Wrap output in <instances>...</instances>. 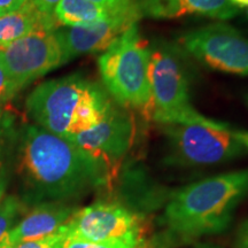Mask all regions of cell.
<instances>
[{"instance_id":"cell-1","label":"cell","mask_w":248,"mask_h":248,"mask_svg":"<svg viewBox=\"0 0 248 248\" xmlns=\"http://www.w3.org/2000/svg\"><path fill=\"white\" fill-rule=\"evenodd\" d=\"M17 173L31 203L68 202L110 182L107 170L67 139L35 124L20 132Z\"/></svg>"},{"instance_id":"cell-2","label":"cell","mask_w":248,"mask_h":248,"mask_svg":"<svg viewBox=\"0 0 248 248\" xmlns=\"http://www.w3.org/2000/svg\"><path fill=\"white\" fill-rule=\"evenodd\" d=\"M248 195V168L213 176L175 192L163 214L168 235L188 243L224 231Z\"/></svg>"},{"instance_id":"cell-3","label":"cell","mask_w":248,"mask_h":248,"mask_svg":"<svg viewBox=\"0 0 248 248\" xmlns=\"http://www.w3.org/2000/svg\"><path fill=\"white\" fill-rule=\"evenodd\" d=\"M114 106L104 86L80 74L42 83L26 100L35 125L67 140L100 123Z\"/></svg>"},{"instance_id":"cell-4","label":"cell","mask_w":248,"mask_h":248,"mask_svg":"<svg viewBox=\"0 0 248 248\" xmlns=\"http://www.w3.org/2000/svg\"><path fill=\"white\" fill-rule=\"evenodd\" d=\"M150 59V45L142 39L138 23L124 31L98 59L102 84L114 102L145 116L151 108Z\"/></svg>"},{"instance_id":"cell-5","label":"cell","mask_w":248,"mask_h":248,"mask_svg":"<svg viewBox=\"0 0 248 248\" xmlns=\"http://www.w3.org/2000/svg\"><path fill=\"white\" fill-rule=\"evenodd\" d=\"M150 49L151 108L148 117L159 125H225L226 123L209 119L193 107L188 94V79L177 51L167 44H155Z\"/></svg>"},{"instance_id":"cell-6","label":"cell","mask_w":248,"mask_h":248,"mask_svg":"<svg viewBox=\"0 0 248 248\" xmlns=\"http://www.w3.org/2000/svg\"><path fill=\"white\" fill-rule=\"evenodd\" d=\"M161 128L167 138L169 166H213L237 159L246 152L229 124H163Z\"/></svg>"},{"instance_id":"cell-7","label":"cell","mask_w":248,"mask_h":248,"mask_svg":"<svg viewBox=\"0 0 248 248\" xmlns=\"http://www.w3.org/2000/svg\"><path fill=\"white\" fill-rule=\"evenodd\" d=\"M182 47L210 69L248 77V37L234 27L216 22L183 33Z\"/></svg>"},{"instance_id":"cell-8","label":"cell","mask_w":248,"mask_h":248,"mask_svg":"<svg viewBox=\"0 0 248 248\" xmlns=\"http://www.w3.org/2000/svg\"><path fill=\"white\" fill-rule=\"evenodd\" d=\"M68 238L92 243L145 240V222L139 214L115 201H97L77 209L64 224Z\"/></svg>"},{"instance_id":"cell-9","label":"cell","mask_w":248,"mask_h":248,"mask_svg":"<svg viewBox=\"0 0 248 248\" xmlns=\"http://www.w3.org/2000/svg\"><path fill=\"white\" fill-rule=\"evenodd\" d=\"M133 138L135 123L129 110L115 104L100 123L74 136L69 141L104 167L111 179L131 148Z\"/></svg>"},{"instance_id":"cell-10","label":"cell","mask_w":248,"mask_h":248,"mask_svg":"<svg viewBox=\"0 0 248 248\" xmlns=\"http://www.w3.org/2000/svg\"><path fill=\"white\" fill-rule=\"evenodd\" d=\"M9 76L18 90L63 64L55 31H40L15 40L1 49Z\"/></svg>"},{"instance_id":"cell-11","label":"cell","mask_w":248,"mask_h":248,"mask_svg":"<svg viewBox=\"0 0 248 248\" xmlns=\"http://www.w3.org/2000/svg\"><path fill=\"white\" fill-rule=\"evenodd\" d=\"M140 17L136 9L89 26L58 28L55 35L62 49L63 64L82 55L106 51L128 28L138 23Z\"/></svg>"},{"instance_id":"cell-12","label":"cell","mask_w":248,"mask_h":248,"mask_svg":"<svg viewBox=\"0 0 248 248\" xmlns=\"http://www.w3.org/2000/svg\"><path fill=\"white\" fill-rule=\"evenodd\" d=\"M77 208L68 202H43L36 204L0 241V248H12L24 241L44 239L54 234L75 213Z\"/></svg>"},{"instance_id":"cell-13","label":"cell","mask_w":248,"mask_h":248,"mask_svg":"<svg viewBox=\"0 0 248 248\" xmlns=\"http://www.w3.org/2000/svg\"><path fill=\"white\" fill-rule=\"evenodd\" d=\"M140 16L178 18L185 15H202L226 21L239 13L230 0H135Z\"/></svg>"},{"instance_id":"cell-14","label":"cell","mask_w":248,"mask_h":248,"mask_svg":"<svg viewBox=\"0 0 248 248\" xmlns=\"http://www.w3.org/2000/svg\"><path fill=\"white\" fill-rule=\"evenodd\" d=\"M58 27L53 15L42 13L31 0H28L18 11L0 17V49L30 33L55 31Z\"/></svg>"},{"instance_id":"cell-15","label":"cell","mask_w":248,"mask_h":248,"mask_svg":"<svg viewBox=\"0 0 248 248\" xmlns=\"http://www.w3.org/2000/svg\"><path fill=\"white\" fill-rule=\"evenodd\" d=\"M136 9L138 8L126 12H115L101 7L90 0H61L54 11V17L58 23L63 27H80L107 21Z\"/></svg>"},{"instance_id":"cell-16","label":"cell","mask_w":248,"mask_h":248,"mask_svg":"<svg viewBox=\"0 0 248 248\" xmlns=\"http://www.w3.org/2000/svg\"><path fill=\"white\" fill-rule=\"evenodd\" d=\"M22 209V201L16 195H5L0 201V241L15 225V221Z\"/></svg>"},{"instance_id":"cell-17","label":"cell","mask_w":248,"mask_h":248,"mask_svg":"<svg viewBox=\"0 0 248 248\" xmlns=\"http://www.w3.org/2000/svg\"><path fill=\"white\" fill-rule=\"evenodd\" d=\"M64 248H152L146 240L129 241V240H109V241H92L70 239L68 238Z\"/></svg>"},{"instance_id":"cell-18","label":"cell","mask_w":248,"mask_h":248,"mask_svg":"<svg viewBox=\"0 0 248 248\" xmlns=\"http://www.w3.org/2000/svg\"><path fill=\"white\" fill-rule=\"evenodd\" d=\"M67 240L68 235L63 225L58 232L49 235V237L44 238V239L24 241V243L15 245L12 248H64Z\"/></svg>"},{"instance_id":"cell-19","label":"cell","mask_w":248,"mask_h":248,"mask_svg":"<svg viewBox=\"0 0 248 248\" xmlns=\"http://www.w3.org/2000/svg\"><path fill=\"white\" fill-rule=\"evenodd\" d=\"M18 91L13 79L6 69L1 51H0V108L5 106Z\"/></svg>"},{"instance_id":"cell-20","label":"cell","mask_w":248,"mask_h":248,"mask_svg":"<svg viewBox=\"0 0 248 248\" xmlns=\"http://www.w3.org/2000/svg\"><path fill=\"white\" fill-rule=\"evenodd\" d=\"M90 1L115 12H126L137 7L135 0H90Z\"/></svg>"},{"instance_id":"cell-21","label":"cell","mask_w":248,"mask_h":248,"mask_svg":"<svg viewBox=\"0 0 248 248\" xmlns=\"http://www.w3.org/2000/svg\"><path fill=\"white\" fill-rule=\"evenodd\" d=\"M27 1L28 0H0V17L18 11Z\"/></svg>"},{"instance_id":"cell-22","label":"cell","mask_w":248,"mask_h":248,"mask_svg":"<svg viewBox=\"0 0 248 248\" xmlns=\"http://www.w3.org/2000/svg\"><path fill=\"white\" fill-rule=\"evenodd\" d=\"M60 1L61 0H31V2H32L42 13L53 15V16L55 8H57V6Z\"/></svg>"},{"instance_id":"cell-23","label":"cell","mask_w":248,"mask_h":248,"mask_svg":"<svg viewBox=\"0 0 248 248\" xmlns=\"http://www.w3.org/2000/svg\"><path fill=\"white\" fill-rule=\"evenodd\" d=\"M237 247L248 248V219L241 223L237 232Z\"/></svg>"},{"instance_id":"cell-24","label":"cell","mask_w":248,"mask_h":248,"mask_svg":"<svg viewBox=\"0 0 248 248\" xmlns=\"http://www.w3.org/2000/svg\"><path fill=\"white\" fill-rule=\"evenodd\" d=\"M233 135L238 139V141L245 147L246 152H248V131L246 130H233Z\"/></svg>"},{"instance_id":"cell-25","label":"cell","mask_w":248,"mask_h":248,"mask_svg":"<svg viewBox=\"0 0 248 248\" xmlns=\"http://www.w3.org/2000/svg\"><path fill=\"white\" fill-rule=\"evenodd\" d=\"M6 186H7V177H6V171L2 163L0 162V201L5 197Z\"/></svg>"},{"instance_id":"cell-26","label":"cell","mask_w":248,"mask_h":248,"mask_svg":"<svg viewBox=\"0 0 248 248\" xmlns=\"http://www.w3.org/2000/svg\"><path fill=\"white\" fill-rule=\"evenodd\" d=\"M4 123L1 122V111H0V162H1V150H2V139H4Z\"/></svg>"},{"instance_id":"cell-27","label":"cell","mask_w":248,"mask_h":248,"mask_svg":"<svg viewBox=\"0 0 248 248\" xmlns=\"http://www.w3.org/2000/svg\"><path fill=\"white\" fill-rule=\"evenodd\" d=\"M235 7H248V0H230Z\"/></svg>"},{"instance_id":"cell-28","label":"cell","mask_w":248,"mask_h":248,"mask_svg":"<svg viewBox=\"0 0 248 248\" xmlns=\"http://www.w3.org/2000/svg\"><path fill=\"white\" fill-rule=\"evenodd\" d=\"M244 100H245V104H246L247 107H248V92L244 95Z\"/></svg>"},{"instance_id":"cell-29","label":"cell","mask_w":248,"mask_h":248,"mask_svg":"<svg viewBox=\"0 0 248 248\" xmlns=\"http://www.w3.org/2000/svg\"><path fill=\"white\" fill-rule=\"evenodd\" d=\"M199 248H214L212 246H207V245H203V246H200Z\"/></svg>"},{"instance_id":"cell-30","label":"cell","mask_w":248,"mask_h":248,"mask_svg":"<svg viewBox=\"0 0 248 248\" xmlns=\"http://www.w3.org/2000/svg\"><path fill=\"white\" fill-rule=\"evenodd\" d=\"M0 51H1V49H0Z\"/></svg>"}]
</instances>
